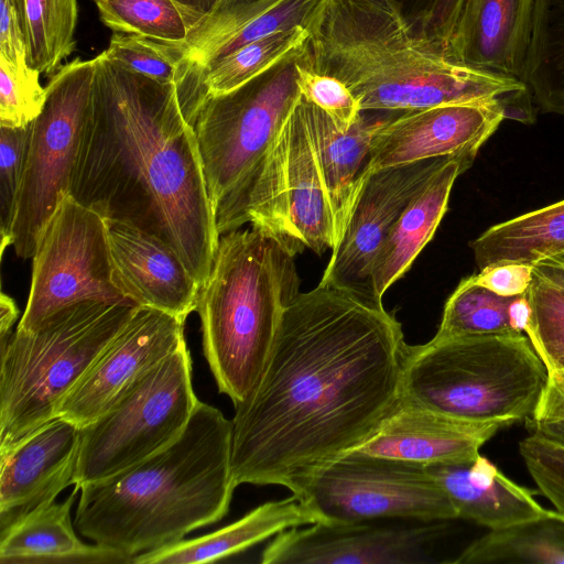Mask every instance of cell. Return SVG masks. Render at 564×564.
Masks as SVG:
<instances>
[{
    "instance_id": "2",
    "label": "cell",
    "mask_w": 564,
    "mask_h": 564,
    "mask_svg": "<svg viewBox=\"0 0 564 564\" xmlns=\"http://www.w3.org/2000/svg\"><path fill=\"white\" fill-rule=\"evenodd\" d=\"M94 59L91 109L69 195L162 239L200 288L220 236L177 85L138 74L105 52Z\"/></svg>"
},
{
    "instance_id": "49",
    "label": "cell",
    "mask_w": 564,
    "mask_h": 564,
    "mask_svg": "<svg viewBox=\"0 0 564 564\" xmlns=\"http://www.w3.org/2000/svg\"><path fill=\"white\" fill-rule=\"evenodd\" d=\"M532 431L564 443V422L536 425Z\"/></svg>"
},
{
    "instance_id": "15",
    "label": "cell",
    "mask_w": 564,
    "mask_h": 564,
    "mask_svg": "<svg viewBox=\"0 0 564 564\" xmlns=\"http://www.w3.org/2000/svg\"><path fill=\"white\" fill-rule=\"evenodd\" d=\"M447 159L435 158L362 173L319 285L372 297L370 273L381 243L403 209Z\"/></svg>"
},
{
    "instance_id": "52",
    "label": "cell",
    "mask_w": 564,
    "mask_h": 564,
    "mask_svg": "<svg viewBox=\"0 0 564 564\" xmlns=\"http://www.w3.org/2000/svg\"><path fill=\"white\" fill-rule=\"evenodd\" d=\"M95 1V0H94Z\"/></svg>"
},
{
    "instance_id": "30",
    "label": "cell",
    "mask_w": 564,
    "mask_h": 564,
    "mask_svg": "<svg viewBox=\"0 0 564 564\" xmlns=\"http://www.w3.org/2000/svg\"><path fill=\"white\" fill-rule=\"evenodd\" d=\"M308 32L303 28L280 31L246 44L203 70L196 79L178 90L186 119L203 97L237 88L259 75L295 47L302 45Z\"/></svg>"
},
{
    "instance_id": "43",
    "label": "cell",
    "mask_w": 564,
    "mask_h": 564,
    "mask_svg": "<svg viewBox=\"0 0 564 564\" xmlns=\"http://www.w3.org/2000/svg\"><path fill=\"white\" fill-rule=\"evenodd\" d=\"M0 57L18 72L36 73L30 66L24 0H0Z\"/></svg>"
},
{
    "instance_id": "1",
    "label": "cell",
    "mask_w": 564,
    "mask_h": 564,
    "mask_svg": "<svg viewBox=\"0 0 564 564\" xmlns=\"http://www.w3.org/2000/svg\"><path fill=\"white\" fill-rule=\"evenodd\" d=\"M406 347L381 302L319 284L299 293L258 383L235 406L237 485L299 496L315 474L367 442L400 398Z\"/></svg>"
},
{
    "instance_id": "41",
    "label": "cell",
    "mask_w": 564,
    "mask_h": 564,
    "mask_svg": "<svg viewBox=\"0 0 564 564\" xmlns=\"http://www.w3.org/2000/svg\"><path fill=\"white\" fill-rule=\"evenodd\" d=\"M40 74L18 72L0 57V126L23 127L41 112L45 100V87Z\"/></svg>"
},
{
    "instance_id": "14",
    "label": "cell",
    "mask_w": 564,
    "mask_h": 564,
    "mask_svg": "<svg viewBox=\"0 0 564 564\" xmlns=\"http://www.w3.org/2000/svg\"><path fill=\"white\" fill-rule=\"evenodd\" d=\"M324 522L285 530L265 546L263 564H419L432 562L448 521L387 524Z\"/></svg>"
},
{
    "instance_id": "47",
    "label": "cell",
    "mask_w": 564,
    "mask_h": 564,
    "mask_svg": "<svg viewBox=\"0 0 564 564\" xmlns=\"http://www.w3.org/2000/svg\"><path fill=\"white\" fill-rule=\"evenodd\" d=\"M535 275L564 290V261L550 256L533 264Z\"/></svg>"
},
{
    "instance_id": "22",
    "label": "cell",
    "mask_w": 564,
    "mask_h": 564,
    "mask_svg": "<svg viewBox=\"0 0 564 564\" xmlns=\"http://www.w3.org/2000/svg\"><path fill=\"white\" fill-rule=\"evenodd\" d=\"M301 104L338 240L352 204L358 180L368 161L375 134L401 112L360 111L350 126H344L302 94Z\"/></svg>"
},
{
    "instance_id": "23",
    "label": "cell",
    "mask_w": 564,
    "mask_h": 564,
    "mask_svg": "<svg viewBox=\"0 0 564 564\" xmlns=\"http://www.w3.org/2000/svg\"><path fill=\"white\" fill-rule=\"evenodd\" d=\"M449 498L457 519L489 530L546 516L534 492L508 478L482 455L457 464L426 466Z\"/></svg>"
},
{
    "instance_id": "25",
    "label": "cell",
    "mask_w": 564,
    "mask_h": 564,
    "mask_svg": "<svg viewBox=\"0 0 564 564\" xmlns=\"http://www.w3.org/2000/svg\"><path fill=\"white\" fill-rule=\"evenodd\" d=\"M469 167L462 159L448 158L394 221L371 267L370 288L376 301L382 303L386 291L432 239L447 210L456 178Z\"/></svg>"
},
{
    "instance_id": "27",
    "label": "cell",
    "mask_w": 564,
    "mask_h": 564,
    "mask_svg": "<svg viewBox=\"0 0 564 564\" xmlns=\"http://www.w3.org/2000/svg\"><path fill=\"white\" fill-rule=\"evenodd\" d=\"M479 270L490 264H534L564 251V199L496 224L469 242Z\"/></svg>"
},
{
    "instance_id": "37",
    "label": "cell",
    "mask_w": 564,
    "mask_h": 564,
    "mask_svg": "<svg viewBox=\"0 0 564 564\" xmlns=\"http://www.w3.org/2000/svg\"><path fill=\"white\" fill-rule=\"evenodd\" d=\"M387 1L414 36L448 59L452 37L465 0Z\"/></svg>"
},
{
    "instance_id": "32",
    "label": "cell",
    "mask_w": 564,
    "mask_h": 564,
    "mask_svg": "<svg viewBox=\"0 0 564 564\" xmlns=\"http://www.w3.org/2000/svg\"><path fill=\"white\" fill-rule=\"evenodd\" d=\"M24 4L30 66L50 76L75 48L77 0H24Z\"/></svg>"
},
{
    "instance_id": "24",
    "label": "cell",
    "mask_w": 564,
    "mask_h": 564,
    "mask_svg": "<svg viewBox=\"0 0 564 564\" xmlns=\"http://www.w3.org/2000/svg\"><path fill=\"white\" fill-rule=\"evenodd\" d=\"M80 489L43 506L0 531L1 564H132L128 554L76 535L70 509Z\"/></svg>"
},
{
    "instance_id": "36",
    "label": "cell",
    "mask_w": 564,
    "mask_h": 564,
    "mask_svg": "<svg viewBox=\"0 0 564 564\" xmlns=\"http://www.w3.org/2000/svg\"><path fill=\"white\" fill-rule=\"evenodd\" d=\"M32 122L0 126V234L1 253L11 246L18 197L25 171Z\"/></svg>"
},
{
    "instance_id": "9",
    "label": "cell",
    "mask_w": 564,
    "mask_h": 564,
    "mask_svg": "<svg viewBox=\"0 0 564 564\" xmlns=\"http://www.w3.org/2000/svg\"><path fill=\"white\" fill-rule=\"evenodd\" d=\"M304 43L237 88L210 94L191 118L213 212L265 154L301 97Z\"/></svg>"
},
{
    "instance_id": "39",
    "label": "cell",
    "mask_w": 564,
    "mask_h": 564,
    "mask_svg": "<svg viewBox=\"0 0 564 564\" xmlns=\"http://www.w3.org/2000/svg\"><path fill=\"white\" fill-rule=\"evenodd\" d=\"M173 1L181 9L189 30L186 42L181 43L187 56L224 34L248 11L264 0Z\"/></svg>"
},
{
    "instance_id": "40",
    "label": "cell",
    "mask_w": 564,
    "mask_h": 564,
    "mask_svg": "<svg viewBox=\"0 0 564 564\" xmlns=\"http://www.w3.org/2000/svg\"><path fill=\"white\" fill-rule=\"evenodd\" d=\"M519 453L539 491L564 517V443L532 432L519 443Z\"/></svg>"
},
{
    "instance_id": "21",
    "label": "cell",
    "mask_w": 564,
    "mask_h": 564,
    "mask_svg": "<svg viewBox=\"0 0 564 564\" xmlns=\"http://www.w3.org/2000/svg\"><path fill=\"white\" fill-rule=\"evenodd\" d=\"M534 0H465L448 61L523 82Z\"/></svg>"
},
{
    "instance_id": "45",
    "label": "cell",
    "mask_w": 564,
    "mask_h": 564,
    "mask_svg": "<svg viewBox=\"0 0 564 564\" xmlns=\"http://www.w3.org/2000/svg\"><path fill=\"white\" fill-rule=\"evenodd\" d=\"M547 380L529 420L530 427L564 422V372L547 370Z\"/></svg>"
},
{
    "instance_id": "10",
    "label": "cell",
    "mask_w": 564,
    "mask_h": 564,
    "mask_svg": "<svg viewBox=\"0 0 564 564\" xmlns=\"http://www.w3.org/2000/svg\"><path fill=\"white\" fill-rule=\"evenodd\" d=\"M198 399L186 343L138 378L98 419L79 429L74 485L109 478L175 442Z\"/></svg>"
},
{
    "instance_id": "48",
    "label": "cell",
    "mask_w": 564,
    "mask_h": 564,
    "mask_svg": "<svg viewBox=\"0 0 564 564\" xmlns=\"http://www.w3.org/2000/svg\"><path fill=\"white\" fill-rule=\"evenodd\" d=\"M19 310L9 295H0V347H3L12 335V326L15 324Z\"/></svg>"
},
{
    "instance_id": "20",
    "label": "cell",
    "mask_w": 564,
    "mask_h": 564,
    "mask_svg": "<svg viewBox=\"0 0 564 564\" xmlns=\"http://www.w3.org/2000/svg\"><path fill=\"white\" fill-rule=\"evenodd\" d=\"M503 427L497 422L453 417L400 394L377 431L352 452L424 466L467 463Z\"/></svg>"
},
{
    "instance_id": "18",
    "label": "cell",
    "mask_w": 564,
    "mask_h": 564,
    "mask_svg": "<svg viewBox=\"0 0 564 564\" xmlns=\"http://www.w3.org/2000/svg\"><path fill=\"white\" fill-rule=\"evenodd\" d=\"M78 447L79 427L57 416L0 452V531L74 485Z\"/></svg>"
},
{
    "instance_id": "44",
    "label": "cell",
    "mask_w": 564,
    "mask_h": 564,
    "mask_svg": "<svg viewBox=\"0 0 564 564\" xmlns=\"http://www.w3.org/2000/svg\"><path fill=\"white\" fill-rule=\"evenodd\" d=\"M533 276V265L520 262L490 264L475 273V280L479 285L505 297L527 293Z\"/></svg>"
},
{
    "instance_id": "35",
    "label": "cell",
    "mask_w": 564,
    "mask_h": 564,
    "mask_svg": "<svg viewBox=\"0 0 564 564\" xmlns=\"http://www.w3.org/2000/svg\"><path fill=\"white\" fill-rule=\"evenodd\" d=\"M104 52L138 74L176 85L186 57V50L181 43L123 33L113 34Z\"/></svg>"
},
{
    "instance_id": "38",
    "label": "cell",
    "mask_w": 564,
    "mask_h": 564,
    "mask_svg": "<svg viewBox=\"0 0 564 564\" xmlns=\"http://www.w3.org/2000/svg\"><path fill=\"white\" fill-rule=\"evenodd\" d=\"M527 294L532 315L525 335L546 364L564 348V290L534 274Z\"/></svg>"
},
{
    "instance_id": "46",
    "label": "cell",
    "mask_w": 564,
    "mask_h": 564,
    "mask_svg": "<svg viewBox=\"0 0 564 564\" xmlns=\"http://www.w3.org/2000/svg\"><path fill=\"white\" fill-rule=\"evenodd\" d=\"M532 315V307L528 294L513 296L508 306L509 326L512 330L524 333L529 326Z\"/></svg>"
},
{
    "instance_id": "12",
    "label": "cell",
    "mask_w": 564,
    "mask_h": 564,
    "mask_svg": "<svg viewBox=\"0 0 564 564\" xmlns=\"http://www.w3.org/2000/svg\"><path fill=\"white\" fill-rule=\"evenodd\" d=\"M296 497L324 522L457 519L426 466L358 452L319 470Z\"/></svg>"
},
{
    "instance_id": "5",
    "label": "cell",
    "mask_w": 564,
    "mask_h": 564,
    "mask_svg": "<svg viewBox=\"0 0 564 564\" xmlns=\"http://www.w3.org/2000/svg\"><path fill=\"white\" fill-rule=\"evenodd\" d=\"M299 289L294 257L273 239L252 227L219 237L196 312L204 356L219 392L234 406L258 383L283 311Z\"/></svg>"
},
{
    "instance_id": "17",
    "label": "cell",
    "mask_w": 564,
    "mask_h": 564,
    "mask_svg": "<svg viewBox=\"0 0 564 564\" xmlns=\"http://www.w3.org/2000/svg\"><path fill=\"white\" fill-rule=\"evenodd\" d=\"M505 119L498 100L401 112L376 132L362 173L435 158H458L471 166Z\"/></svg>"
},
{
    "instance_id": "3",
    "label": "cell",
    "mask_w": 564,
    "mask_h": 564,
    "mask_svg": "<svg viewBox=\"0 0 564 564\" xmlns=\"http://www.w3.org/2000/svg\"><path fill=\"white\" fill-rule=\"evenodd\" d=\"M231 420L198 400L182 435L142 462L80 488L74 525L131 557L184 539L228 512L238 486Z\"/></svg>"
},
{
    "instance_id": "34",
    "label": "cell",
    "mask_w": 564,
    "mask_h": 564,
    "mask_svg": "<svg viewBox=\"0 0 564 564\" xmlns=\"http://www.w3.org/2000/svg\"><path fill=\"white\" fill-rule=\"evenodd\" d=\"M100 20L115 32L184 43L189 30L173 0H95Z\"/></svg>"
},
{
    "instance_id": "8",
    "label": "cell",
    "mask_w": 564,
    "mask_h": 564,
    "mask_svg": "<svg viewBox=\"0 0 564 564\" xmlns=\"http://www.w3.org/2000/svg\"><path fill=\"white\" fill-rule=\"evenodd\" d=\"M214 217L219 236L251 224L293 257L305 249L317 254L334 249L333 213L301 97L265 154Z\"/></svg>"
},
{
    "instance_id": "19",
    "label": "cell",
    "mask_w": 564,
    "mask_h": 564,
    "mask_svg": "<svg viewBox=\"0 0 564 564\" xmlns=\"http://www.w3.org/2000/svg\"><path fill=\"white\" fill-rule=\"evenodd\" d=\"M106 224L113 281L123 296L186 321L196 311L199 285L181 257L134 225L116 219Z\"/></svg>"
},
{
    "instance_id": "16",
    "label": "cell",
    "mask_w": 564,
    "mask_h": 564,
    "mask_svg": "<svg viewBox=\"0 0 564 564\" xmlns=\"http://www.w3.org/2000/svg\"><path fill=\"white\" fill-rule=\"evenodd\" d=\"M185 321L139 306L61 404L79 429L102 415L143 373L184 345Z\"/></svg>"
},
{
    "instance_id": "28",
    "label": "cell",
    "mask_w": 564,
    "mask_h": 564,
    "mask_svg": "<svg viewBox=\"0 0 564 564\" xmlns=\"http://www.w3.org/2000/svg\"><path fill=\"white\" fill-rule=\"evenodd\" d=\"M326 0H264L248 11L227 32L186 56L177 89L192 84L206 68L241 46L270 34L303 28L308 31Z\"/></svg>"
},
{
    "instance_id": "42",
    "label": "cell",
    "mask_w": 564,
    "mask_h": 564,
    "mask_svg": "<svg viewBox=\"0 0 564 564\" xmlns=\"http://www.w3.org/2000/svg\"><path fill=\"white\" fill-rule=\"evenodd\" d=\"M299 82L302 95L339 123L350 126L358 118L360 108L351 91L339 79L311 69L305 61V52Z\"/></svg>"
},
{
    "instance_id": "50",
    "label": "cell",
    "mask_w": 564,
    "mask_h": 564,
    "mask_svg": "<svg viewBox=\"0 0 564 564\" xmlns=\"http://www.w3.org/2000/svg\"><path fill=\"white\" fill-rule=\"evenodd\" d=\"M545 366L547 370L555 369L564 372V348L551 356Z\"/></svg>"
},
{
    "instance_id": "11",
    "label": "cell",
    "mask_w": 564,
    "mask_h": 564,
    "mask_svg": "<svg viewBox=\"0 0 564 564\" xmlns=\"http://www.w3.org/2000/svg\"><path fill=\"white\" fill-rule=\"evenodd\" d=\"M95 59H74L52 75L32 121L25 171L18 197L11 246L32 258L47 221L69 195L91 109Z\"/></svg>"
},
{
    "instance_id": "29",
    "label": "cell",
    "mask_w": 564,
    "mask_h": 564,
    "mask_svg": "<svg viewBox=\"0 0 564 564\" xmlns=\"http://www.w3.org/2000/svg\"><path fill=\"white\" fill-rule=\"evenodd\" d=\"M448 563L564 564V517L551 510L538 519L489 530Z\"/></svg>"
},
{
    "instance_id": "26",
    "label": "cell",
    "mask_w": 564,
    "mask_h": 564,
    "mask_svg": "<svg viewBox=\"0 0 564 564\" xmlns=\"http://www.w3.org/2000/svg\"><path fill=\"white\" fill-rule=\"evenodd\" d=\"M318 522L316 514L296 496L258 506L241 519L217 531L144 552L132 564H198L240 553L279 533Z\"/></svg>"
},
{
    "instance_id": "31",
    "label": "cell",
    "mask_w": 564,
    "mask_h": 564,
    "mask_svg": "<svg viewBox=\"0 0 564 564\" xmlns=\"http://www.w3.org/2000/svg\"><path fill=\"white\" fill-rule=\"evenodd\" d=\"M523 82L543 112L564 115V0H534Z\"/></svg>"
},
{
    "instance_id": "33",
    "label": "cell",
    "mask_w": 564,
    "mask_h": 564,
    "mask_svg": "<svg viewBox=\"0 0 564 564\" xmlns=\"http://www.w3.org/2000/svg\"><path fill=\"white\" fill-rule=\"evenodd\" d=\"M511 300L479 285L475 274L466 276L446 301L434 337L442 339L514 332L508 319Z\"/></svg>"
},
{
    "instance_id": "6",
    "label": "cell",
    "mask_w": 564,
    "mask_h": 564,
    "mask_svg": "<svg viewBox=\"0 0 564 564\" xmlns=\"http://www.w3.org/2000/svg\"><path fill=\"white\" fill-rule=\"evenodd\" d=\"M547 368L524 333L408 345L401 394L443 414L509 426L531 417Z\"/></svg>"
},
{
    "instance_id": "4",
    "label": "cell",
    "mask_w": 564,
    "mask_h": 564,
    "mask_svg": "<svg viewBox=\"0 0 564 564\" xmlns=\"http://www.w3.org/2000/svg\"><path fill=\"white\" fill-rule=\"evenodd\" d=\"M307 32V66L343 82L360 111L501 102L528 87L516 77L449 62L414 36L387 0H326Z\"/></svg>"
},
{
    "instance_id": "7",
    "label": "cell",
    "mask_w": 564,
    "mask_h": 564,
    "mask_svg": "<svg viewBox=\"0 0 564 564\" xmlns=\"http://www.w3.org/2000/svg\"><path fill=\"white\" fill-rule=\"evenodd\" d=\"M138 307L80 302L12 333L0 347V452L57 417L65 398Z\"/></svg>"
},
{
    "instance_id": "51",
    "label": "cell",
    "mask_w": 564,
    "mask_h": 564,
    "mask_svg": "<svg viewBox=\"0 0 564 564\" xmlns=\"http://www.w3.org/2000/svg\"><path fill=\"white\" fill-rule=\"evenodd\" d=\"M554 256H556L557 258H560L561 260H563V261H564V251H562V252H560V253H556V254H554Z\"/></svg>"
},
{
    "instance_id": "13",
    "label": "cell",
    "mask_w": 564,
    "mask_h": 564,
    "mask_svg": "<svg viewBox=\"0 0 564 564\" xmlns=\"http://www.w3.org/2000/svg\"><path fill=\"white\" fill-rule=\"evenodd\" d=\"M32 259L31 288L19 329H32L58 310L80 302L134 304L113 281L106 219L70 195L42 230Z\"/></svg>"
}]
</instances>
